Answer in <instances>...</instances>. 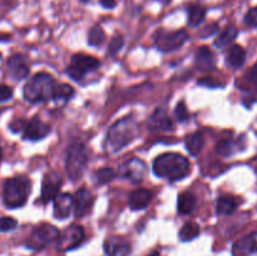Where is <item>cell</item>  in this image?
<instances>
[{
	"label": "cell",
	"mask_w": 257,
	"mask_h": 256,
	"mask_svg": "<svg viewBox=\"0 0 257 256\" xmlns=\"http://www.w3.org/2000/svg\"><path fill=\"white\" fill-rule=\"evenodd\" d=\"M88 162V153L82 143H74L67 151L65 168L72 181H77L82 177Z\"/></svg>",
	"instance_id": "cell-5"
},
{
	"label": "cell",
	"mask_w": 257,
	"mask_h": 256,
	"mask_svg": "<svg viewBox=\"0 0 257 256\" xmlns=\"http://www.w3.org/2000/svg\"><path fill=\"white\" fill-rule=\"evenodd\" d=\"M18 226V221L15 218L5 216V217H0V231L2 232H8V231L15 230Z\"/></svg>",
	"instance_id": "cell-33"
},
{
	"label": "cell",
	"mask_w": 257,
	"mask_h": 256,
	"mask_svg": "<svg viewBox=\"0 0 257 256\" xmlns=\"http://www.w3.org/2000/svg\"><path fill=\"white\" fill-rule=\"evenodd\" d=\"M13 89L7 84H0V102H7L12 99Z\"/></svg>",
	"instance_id": "cell-37"
},
{
	"label": "cell",
	"mask_w": 257,
	"mask_h": 256,
	"mask_svg": "<svg viewBox=\"0 0 257 256\" xmlns=\"http://www.w3.org/2000/svg\"><path fill=\"white\" fill-rule=\"evenodd\" d=\"M150 128L152 131H171L173 130V122L165 109L157 108L150 118Z\"/></svg>",
	"instance_id": "cell-18"
},
{
	"label": "cell",
	"mask_w": 257,
	"mask_h": 256,
	"mask_svg": "<svg viewBox=\"0 0 257 256\" xmlns=\"http://www.w3.org/2000/svg\"><path fill=\"white\" fill-rule=\"evenodd\" d=\"M59 235V230L55 226L50 225V223H42L33 230L25 245L32 250H40V248L57 241Z\"/></svg>",
	"instance_id": "cell-6"
},
{
	"label": "cell",
	"mask_w": 257,
	"mask_h": 256,
	"mask_svg": "<svg viewBox=\"0 0 257 256\" xmlns=\"http://www.w3.org/2000/svg\"><path fill=\"white\" fill-rule=\"evenodd\" d=\"M85 233L82 226L70 225L58 237V248L60 251H69L78 247L84 241Z\"/></svg>",
	"instance_id": "cell-10"
},
{
	"label": "cell",
	"mask_w": 257,
	"mask_h": 256,
	"mask_svg": "<svg viewBox=\"0 0 257 256\" xmlns=\"http://www.w3.org/2000/svg\"><path fill=\"white\" fill-rule=\"evenodd\" d=\"M0 58H2V54H0Z\"/></svg>",
	"instance_id": "cell-45"
},
{
	"label": "cell",
	"mask_w": 257,
	"mask_h": 256,
	"mask_svg": "<svg viewBox=\"0 0 257 256\" xmlns=\"http://www.w3.org/2000/svg\"><path fill=\"white\" fill-rule=\"evenodd\" d=\"M246 80L250 82L252 85H255V87H257V63L250 68V70H248L247 74H246Z\"/></svg>",
	"instance_id": "cell-38"
},
{
	"label": "cell",
	"mask_w": 257,
	"mask_h": 256,
	"mask_svg": "<svg viewBox=\"0 0 257 256\" xmlns=\"http://www.w3.org/2000/svg\"><path fill=\"white\" fill-rule=\"evenodd\" d=\"M186 150L188 151L191 156H198V153L202 151L203 145H205V140H203V135L201 132L192 133L186 138Z\"/></svg>",
	"instance_id": "cell-24"
},
{
	"label": "cell",
	"mask_w": 257,
	"mask_h": 256,
	"mask_svg": "<svg viewBox=\"0 0 257 256\" xmlns=\"http://www.w3.org/2000/svg\"><path fill=\"white\" fill-rule=\"evenodd\" d=\"M7 67L10 77L15 80L25 79L29 74V67L25 63V58L20 54L10 57L7 63Z\"/></svg>",
	"instance_id": "cell-15"
},
{
	"label": "cell",
	"mask_w": 257,
	"mask_h": 256,
	"mask_svg": "<svg viewBox=\"0 0 257 256\" xmlns=\"http://www.w3.org/2000/svg\"><path fill=\"white\" fill-rule=\"evenodd\" d=\"M99 65V60L90 55L75 54L70 60V65L67 68V73L73 80H82L87 73L97 70Z\"/></svg>",
	"instance_id": "cell-7"
},
{
	"label": "cell",
	"mask_w": 257,
	"mask_h": 256,
	"mask_svg": "<svg viewBox=\"0 0 257 256\" xmlns=\"http://www.w3.org/2000/svg\"><path fill=\"white\" fill-rule=\"evenodd\" d=\"M195 64L201 70H213L216 67L215 54L208 47H201L196 53Z\"/></svg>",
	"instance_id": "cell-20"
},
{
	"label": "cell",
	"mask_w": 257,
	"mask_h": 256,
	"mask_svg": "<svg viewBox=\"0 0 257 256\" xmlns=\"http://www.w3.org/2000/svg\"><path fill=\"white\" fill-rule=\"evenodd\" d=\"M238 30L237 28L233 27V25H230V27L226 28L215 40V45L218 48V49H223L227 45H230L233 40L237 38Z\"/></svg>",
	"instance_id": "cell-25"
},
{
	"label": "cell",
	"mask_w": 257,
	"mask_h": 256,
	"mask_svg": "<svg viewBox=\"0 0 257 256\" xmlns=\"http://www.w3.org/2000/svg\"><path fill=\"white\" fill-rule=\"evenodd\" d=\"M53 201H54V216L59 220L67 218L74 208V200L70 193H59Z\"/></svg>",
	"instance_id": "cell-16"
},
{
	"label": "cell",
	"mask_w": 257,
	"mask_h": 256,
	"mask_svg": "<svg viewBox=\"0 0 257 256\" xmlns=\"http://www.w3.org/2000/svg\"><path fill=\"white\" fill-rule=\"evenodd\" d=\"M73 200H74L75 216L83 217L89 211V208L92 207L93 202H94V196L88 188L82 187L75 192V195L73 196Z\"/></svg>",
	"instance_id": "cell-14"
},
{
	"label": "cell",
	"mask_w": 257,
	"mask_h": 256,
	"mask_svg": "<svg viewBox=\"0 0 257 256\" xmlns=\"http://www.w3.org/2000/svg\"><path fill=\"white\" fill-rule=\"evenodd\" d=\"M123 44H124V40H123L122 35H114L112 38V40L109 42V45H108L107 54L108 55H115L120 49H122Z\"/></svg>",
	"instance_id": "cell-32"
},
{
	"label": "cell",
	"mask_w": 257,
	"mask_h": 256,
	"mask_svg": "<svg viewBox=\"0 0 257 256\" xmlns=\"http://www.w3.org/2000/svg\"><path fill=\"white\" fill-rule=\"evenodd\" d=\"M105 39L104 30L99 27V25H94L92 29L88 33V44L90 47H99L103 44Z\"/></svg>",
	"instance_id": "cell-29"
},
{
	"label": "cell",
	"mask_w": 257,
	"mask_h": 256,
	"mask_svg": "<svg viewBox=\"0 0 257 256\" xmlns=\"http://www.w3.org/2000/svg\"><path fill=\"white\" fill-rule=\"evenodd\" d=\"M138 136V124L133 118L125 117L115 122L109 128L104 142L108 153H117L130 145Z\"/></svg>",
	"instance_id": "cell-1"
},
{
	"label": "cell",
	"mask_w": 257,
	"mask_h": 256,
	"mask_svg": "<svg viewBox=\"0 0 257 256\" xmlns=\"http://www.w3.org/2000/svg\"><path fill=\"white\" fill-rule=\"evenodd\" d=\"M196 207V196L192 192H186L180 193L177 201V211L181 215H188L192 212Z\"/></svg>",
	"instance_id": "cell-22"
},
{
	"label": "cell",
	"mask_w": 257,
	"mask_h": 256,
	"mask_svg": "<svg viewBox=\"0 0 257 256\" xmlns=\"http://www.w3.org/2000/svg\"><path fill=\"white\" fill-rule=\"evenodd\" d=\"M218 30V25L217 24H211V25H207V27L205 28V29L201 32V37L202 38H208L211 37V35H213L215 33H217Z\"/></svg>",
	"instance_id": "cell-39"
},
{
	"label": "cell",
	"mask_w": 257,
	"mask_h": 256,
	"mask_svg": "<svg viewBox=\"0 0 257 256\" xmlns=\"http://www.w3.org/2000/svg\"><path fill=\"white\" fill-rule=\"evenodd\" d=\"M146 173H147V165H146L145 161L137 157H133L131 160H128L127 162L120 165L119 170H118V175L120 177L131 181L135 185H138V183L142 182Z\"/></svg>",
	"instance_id": "cell-9"
},
{
	"label": "cell",
	"mask_w": 257,
	"mask_h": 256,
	"mask_svg": "<svg viewBox=\"0 0 257 256\" xmlns=\"http://www.w3.org/2000/svg\"><path fill=\"white\" fill-rule=\"evenodd\" d=\"M238 203L235 197L230 195H222L218 197L217 203H216V211L218 215H231L236 211Z\"/></svg>",
	"instance_id": "cell-23"
},
{
	"label": "cell",
	"mask_w": 257,
	"mask_h": 256,
	"mask_svg": "<svg viewBox=\"0 0 257 256\" xmlns=\"http://www.w3.org/2000/svg\"><path fill=\"white\" fill-rule=\"evenodd\" d=\"M245 24L251 28L257 27V7L248 10L247 14L245 15Z\"/></svg>",
	"instance_id": "cell-35"
},
{
	"label": "cell",
	"mask_w": 257,
	"mask_h": 256,
	"mask_svg": "<svg viewBox=\"0 0 257 256\" xmlns=\"http://www.w3.org/2000/svg\"><path fill=\"white\" fill-rule=\"evenodd\" d=\"M80 2H83V3H88V2H89V0H80Z\"/></svg>",
	"instance_id": "cell-44"
},
{
	"label": "cell",
	"mask_w": 257,
	"mask_h": 256,
	"mask_svg": "<svg viewBox=\"0 0 257 256\" xmlns=\"http://www.w3.org/2000/svg\"><path fill=\"white\" fill-rule=\"evenodd\" d=\"M104 252L107 256H128L131 246L122 238L112 237L104 242Z\"/></svg>",
	"instance_id": "cell-19"
},
{
	"label": "cell",
	"mask_w": 257,
	"mask_h": 256,
	"mask_svg": "<svg viewBox=\"0 0 257 256\" xmlns=\"http://www.w3.org/2000/svg\"><path fill=\"white\" fill-rule=\"evenodd\" d=\"M114 177H115V171L110 167L100 168V170H98L97 172H94V175H93L94 183L98 186H102V185H105V183L110 182Z\"/></svg>",
	"instance_id": "cell-28"
},
{
	"label": "cell",
	"mask_w": 257,
	"mask_h": 256,
	"mask_svg": "<svg viewBox=\"0 0 257 256\" xmlns=\"http://www.w3.org/2000/svg\"><path fill=\"white\" fill-rule=\"evenodd\" d=\"M216 152L220 156L227 157L236 152V143L232 140H222L216 145Z\"/></svg>",
	"instance_id": "cell-30"
},
{
	"label": "cell",
	"mask_w": 257,
	"mask_h": 256,
	"mask_svg": "<svg viewBox=\"0 0 257 256\" xmlns=\"http://www.w3.org/2000/svg\"><path fill=\"white\" fill-rule=\"evenodd\" d=\"M60 186H62V178L59 175H57L55 172L45 175L42 185V195H40L42 202L48 203L54 200L59 195Z\"/></svg>",
	"instance_id": "cell-11"
},
{
	"label": "cell",
	"mask_w": 257,
	"mask_h": 256,
	"mask_svg": "<svg viewBox=\"0 0 257 256\" xmlns=\"http://www.w3.org/2000/svg\"><path fill=\"white\" fill-rule=\"evenodd\" d=\"M50 132V127L39 117H34L25 124L23 138L29 141H40Z\"/></svg>",
	"instance_id": "cell-12"
},
{
	"label": "cell",
	"mask_w": 257,
	"mask_h": 256,
	"mask_svg": "<svg viewBox=\"0 0 257 256\" xmlns=\"http://www.w3.org/2000/svg\"><path fill=\"white\" fill-rule=\"evenodd\" d=\"M246 60V52L241 45H232L227 53V58H226V63L230 68L237 69L245 64Z\"/></svg>",
	"instance_id": "cell-21"
},
{
	"label": "cell",
	"mask_w": 257,
	"mask_h": 256,
	"mask_svg": "<svg viewBox=\"0 0 257 256\" xmlns=\"http://www.w3.org/2000/svg\"><path fill=\"white\" fill-rule=\"evenodd\" d=\"M153 172L170 181L182 180L190 173V162L178 153H163L153 162Z\"/></svg>",
	"instance_id": "cell-2"
},
{
	"label": "cell",
	"mask_w": 257,
	"mask_h": 256,
	"mask_svg": "<svg viewBox=\"0 0 257 256\" xmlns=\"http://www.w3.org/2000/svg\"><path fill=\"white\" fill-rule=\"evenodd\" d=\"M153 197V193L150 190H146V188H137V190L132 191L128 198V203H130V207L133 211H140L145 210L148 205L151 203Z\"/></svg>",
	"instance_id": "cell-17"
},
{
	"label": "cell",
	"mask_w": 257,
	"mask_h": 256,
	"mask_svg": "<svg viewBox=\"0 0 257 256\" xmlns=\"http://www.w3.org/2000/svg\"><path fill=\"white\" fill-rule=\"evenodd\" d=\"M188 39V34L186 30H177V32H167V30L160 29L155 35L156 47L161 52H173L182 47Z\"/></svg>",
	"instance_id": "cell-8"
},
{
	"label": "cell",
	"mask_w": 257,
	"mask_h": 256,
	"mask_svg": "<svg viewBox=\"0 0 257 256\" xmlns=\"http://www.w3.org/2000/svg\"><path fill=\"white\" fill-rule=\"evenodd\" d=\"M232 256H257V232L236 241L232 247Z\"/></svg>",
	"instance_id": "cell-13"
},
{
	"label": "cell",
	"mask_w": 257,
	"mask_h": 256,
	"mask_svg": "<svg viewBox=\"0 0 257 256\" xmlns=\"http://www.w3.org/2000/svg\"><path fill=\"white\" fill-rule=\"evenodd\" d=\"M198 235H200V226L196 222L185 223L180 231L181 241H185V242L195 240Z\"/></svg>",
	"instance_id": "cell-27"
},
{
	"label": "cell",
	"mask_w": 257,
	"mask_h": 256,
	"mask_svg": "<svg viewBox=\"0 0 257 256\" xmlns=\"http://www.w3.org/2000/svg\"><path fill=\"white\" fill-rule=\"evenodd\" d=\"M30 181L24 176L9 178L3 187V201L8 208H19L25 205L30 193Z\"/></svg>",
	"instance_id": "cell-4"
},
{
	"label": "cell",
	"mask_w": 257,
	"mask_h": 256,
	"mask_svg": "<svg viewBox=\"0 0 257 256\" xmlns=\"http://www.w3.org/2000/svg\"><path fill=\"white\" fill-rule=\"evenodd\" d=\"M160 2L162 3V4H170L171 0H160Z\"/></svg>",
	"instance_id": "cell-42"
},
{
	"label": "cell",
	"mask_w": 257,
	"mask_h": 256,
	"mask_svg": "<svg viewBox=\"0 0 257 256\" xmlns=\"http://www.w3.org/2000/svg\"><path fill=\"white\" fill-rule=\"evenodd\" d=\"M0 161H2V148H0Z\"/></svg>",
	"instance_id": "cell-43"
},
{
	"label": "cell",
	"mask_w": 257,
	"mask_h": 256,
	"mask_svg": "<svg viewBox=\"0 0 257 256\" xmlns=\"http://www.w3.org/2000/svg\"><path fill=\"white\" fill-rule=\"evenodd\" d=\"M198 84L203 85V87H207V88H220L223 85L222 83H220L218 80H216L215 78H212V77L202 78L201 80H198Z\"/></svg>",
	"instance_id": "cell-36"
},
{
	"label": "cell",
	"mask_w": 257,
	"mask_h": 256,
	"mask_svg": "<svg viewBox=\"0 0 257 256\" xmlns=\"http://www.w3.org/2000/svg\"><path fill=\"white\" fill-rule=\"evenodd\" d=\"M25 124H27V123H25L24 120H23V119L14 120V122H13L12 124H10V128H12L13 132H19V131L24 130Z\"/></svg>",
	"instance_id": "cell-40"
},
{
	"label": "cell",
	"mask_w": 257,
	"mask_h": 256,
	"mask_svg": "<svg viewBox=\"0 0 257 256\" xmlns=\"http://www.w3.org/2000/svg\"><path fill=\"white\" fill-rule=\"evenodd\" d=\"M55 83L50 74L40 72L30 78L24 87V98L30 103L48 102L53 98Z\"/></svg>",
	"instance_id": "cell-3"
},
{
	"label": "cell",
	"mask_w": 257,
	"mask_h": 256,
	"mask_svg": "<svg viewBox=\"0 0 257 256\" xmlns=\"http://www.w3.org/2000/svg\"><path fill=\"white\" fill-rule=\"evenodd\" d=\"M176 118L178 119V122H186L190 118V113H188L187 108H186L185 102H180L177 105H176L175 109Z\"/></svg>",
	"instance_id": "cell-34"
},
{
	"label": "cell",
	"mask_w": 257,
	"mask_h": 256,
	"mask_svg": "<svg viewBox=\"0 0 257 256\" xmlns=\"http://www.w3.org/2000/svg\"><path fill=\"white\" fill-rule=\"evenodd\" d=\"M100 4H102V7H104L105 9H112V8L115 7L117 2H115V0H100Z\"/></svg>",
	"instance_id": "cell-41"
},
{
	"label": "cell",
	"mask_w": 257,
	"mask_h": 256,
	"mask_svg": "<svg viewBox=\"0 0 257 256\" xmlns=\"http://www.w3.org/2000/svg\"><path fill=\"white\" fill-rule=\"evenodd\" d=\"M206 15V9L201 5H190L188 8V25L192 28L198 27L203 22Z\"/></svg>",
	"instance_id": "cell-26"
},
{
	"label": "cell",
	"mask_w": 257,
	"mask_h": 256,
	"mask_svg": "<svg viewBox=\"0 0 257 256\" xmlns=\"http://www.w3.org/2000/svg\"><path fill=\"white\" fill-rule=\"evenodd\" d=\"M74 95V89L73 87H70L69 84H59L58 87L54 88V93H53V98L55 99H63V100H68Z\"/></svg>",
	"instance_id": "cell-31"
}]
</instances>
